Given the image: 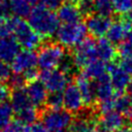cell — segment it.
Wrapping results in <instances>:
<instances>
[{
  "label": "cell",
  "mask_w": 132,
  "mask_h": 132,
  "mask_svg": "<svg viewBox=\"0 0 132 132\" xmlns=\"http://www.w3.org/2000/svg\"><path fill=\"white\" fill-rule=\"evenodd\" d=\"M28 24L39 35L50 37L55 35L60 26L57 14L42 4H36L28 15Z\"/></svg>",
  "instance_id": "cell-1"
},
{
  "label": "cell",
  "mask_w": 132,
  "mask_h": 132,
  "mask_svg": "<svg viewBox=\"0 0 132 132\" xmlns=\"http://www.w3.org/2000/svg\"><path fill=\"white\" fill-rule=\"evenodd\" d=\"M87 28L85 24L78 22L75 24H63L59 26L55 33L58 43L64 47H75L87 37Z\"/></svg>",
  "instance_id": "cell-2"
},
{
  "label": "cell",
  "mask_w": 132,
  "mask_h": 132,
  "mask_svg": "<svg viewBox=\"0 0 132 132\" xmlns=\"http://www.w3.org/2000/svg\"><path fill=\"white\" fill-rule=\"evenodd\" d=\"M65 56L66 53L63 45L48 42L40 47L37 54V65L41 70H52L59 67Z\"/></svg>",
  "instance_id": "cell-3"
},
{
  "label": "cell",
  "mask_w": 132,
  "mask_h": 132,
  "mask_svg": "<svg viewBox=\"0 0 132 132\" xmlns=\"http://www.w3.org/2000/svg\"><path fill=\"white\" fill-rule=\"evenodd\" d=\"M13 34L19 44L25 50L33 51L41 45L42 36L34 31L27 22L18 16H14Z\"/></svg>",
  "instance_id": "cell-4"
},
{
  "label": "cell",
  "mask_w": 132,
  "mask_h": 132,
  "mask_svg": "<svg viewBox=\"0 0 132 132\" xmlns=\"http://www.w3.org/2000/svg\"><path fill=\"white\" fill-rule=\"evenodd\" d=\"M42 124L50 130V132H55L61 129H66L71 126L73 117L71 112L66 109H46L41 114Z\"/></svg>",
  "instance_id": "cell-5"
},
{
  "label": "cell",
  "mask_w": 132,
  "mask_h": 132,
  "mask_svg": "<svg viewBox=\"0 0 132 132\" xmlns=\"http://www.w3.org/2000/svg\"><path fill=\"white\" fill-rule=\"evenodd\" d=\"M71 58L76 68H84L90 62L97 60L98 57L96 52V41L90 37H86L75 46Z\"/></svg>",
  "instance_id": "cell-6"
},
{
  "label": "cell",
  "mask_w": 132,
  "mask_h": 132,
  "mask_svg": "<svg viewBox=\"0 0 132 132\" xmlns=\"http://www.w3.org/2000/svg\"><path fill=\"white\" fill-rule=\"evenodd\" d=\"M48 92H63L69 84V75L61 69L41 70L38 76Z\"/></svg>",
  "instance_id": "cell-7"
},
{
  "label": "cell",
  "mask_w": 132,
  "mask_h": 132,
  "mask_svg": "<svg viewBox=\"0 0 132 132\" xmlns=\"http://www.w3.org/2000/svg\"><path fill=\"white\" fill-rule=\"evenodd\" d=\"M108 71L110 82L114 91L121 94L130 88L132 84L131 75L128 72H126L120 65L110 63V65L108 66Z\"/></svg>",
  "instance_id": "cell-8"
},
{
  "label": "cell",
  "mask_w": 132,
  "mask_h": 132,
  "mask_svg": "<svg viewBox=\"0 0 132 132\" xmlns=\"http://www.w3.org/2000/svg\"><path fill=\"white\" fill-rule=\"evenodd\" d=\"M111 19L109 16L100 15L97 13H91L87 15L86 19V28L88 33L94 37H103L106 35V32L111 24Z\"/></svg>",
  "instance_id": "cell-9"
},
{
  "label": "cell",
  "mask_w": 132,
  "mask_h": 132,
  "mask_svg": "<svg viewBox=\"0 0 132 132\" xmlns=\"http://www.w3.org/2000/svg\"><path fill=\"white\" fill-rule=\"evenodd\" d=\"M63 106L72 113H77L84 108V100L76 85L68 84L63 90Z\"/></svg>",
  "instance_id": "cell-10"
},
{
  "label": "cell",
  "mask_w": 132,
  "mask_h": 132,
  "mask_svg": "<svg viewBox=\"0 0 132 132\" xmlns=\"http://www.w3.org/2000/svg\"><path fill=\"white\" fill-rule=\"evenodd\" d=\"M125 116L117 110L102 113V117L96 123L98 132H116L125 125Z\"/></svg>",
  "instance_id": "cell-11"
},
{
  "label": "cell",
  "mask_w": 132,
  "mask_h": 132,
  "mask_svg": "<svg viewBox=\"0 0 132 132\" xmlns=\"http://www.w3.org/2000/svg\"><path fill=\"white\" fill-rule=\"evenodd\" d=\"M37 65V54L31 50L20 51L11 61V71L14 73H23Z\"/></svg>",
  "instance_id": "cell-12"
},
{
  "label": "cell",
  "mask_w": 132,
  "mask_h": 132,
  "mask_svg": "<svg viewBox=\"0 0 132 132\" xmlns=\"http://www.w3.org/2000/svg\"><path fill=\"white\" fill-rule=\"evenodd\" d=\"M77 118L72 121V132H98L96 128V122H94V111L91 109L82 108L76 113Z\"/></svg>",
  "instance_id": "cell-13"
},
{
  "label": "cell",
  "mask_w": 132,
  "mask_h": 132,
  "mask_svg": "<svg viewBox=\"0 0 132 132\" xmlns=\"http://www.w3.org/2000/svg\"><path fill=\"white\" fill-rule=\"evenodd\" d=\"M27 96L31 102V104L35 107H41L45 105L46 97H47V90L43 82L39 79L30 81L25 89Z\"/></svg>",
  "instance_id": "cell-14"
},
{
  "label": "cell",
  "mask_w": 132,
  "mask_h": 132,
  "mask_svg": "<svg viewBox=\"0 0 132 132\" xmlns=\"http://www.w3.org/2000/svg\"><path fill=\"white\" fill-rule=\"evenodd\" d=\"M57 10V16L63 24H75L80 22L82 18V13L80 12L77 4L69 0L61 3L60 7Z\"/></svg>",
  "instance_id": "cell-15"
},
{
  "label": "cell",
  "mask_w": 132,
  "mask_h": 132,
  "mask_svg": "<svg viewBox=\"0 0 132 132\" xmlns=\"http://www.w3.org/2000/svg\"><path fill=\"white\" fill-rule=\"evenodd\" d=\"M75 82H76L75 85H76L78 91L80 92V95L82 97L84 103L88 107L92 106L95 103V100H96L94 84L84 73H80V74H78L76 76Z\"/></svg>",
  "instance_id": "cell-16"
},
{
  "label": "cell",
  "mask_w": 132,
  "mask_h": 132,
  "mask_svg": "<svg viewBox=\"0 0 132 132\" xmlns=\"http://www.w3.org/2000/svg\"><path fill=\"white\" fill-rule=\"evenodd\" d=\"M20 52V44L15 38L11 36L0 37V61L11 62L15 55Z\"/></svg>",
  "instance_id": "cell-17"
},
{
  "label": "cell",
  "mask_w": 132,
  "mask_h": 132,
  "mask_svg": "<svg viewBox=\"0 0 132 132\" xmlns=\"http://www.w3.org/2000/svg\"><path fill=\"white\" fill-rule=\"evenodd\" d=\"M131 29L120 19L118 21L111 22L107 32H106V38L111 42V43H120L125 40L127 37L128 32Z\"/></svg>",
  "instance_id": "cell-18"
},
{
  "label": "cell",
  "mask_w": 132,
  "mask_h": 132,
  "mask_svg": "<svg viewBox=\"0 0 132 132\" xmlns=\"http://www.w3.org/2000/svg\"><path fill=\"white\" fill-rule=\"evenodd\" d=\"M95 80H96L94 84L95 95H96V98L99 99V101L111 98L113 96L114 90L112 88V85L110 82V78H109L108 74L104 73L103 75L96 78Z\"/></svg>",
  "instance_id": "cell-19"
},
{
  "label": "cell",
  "mask_w": 132,
  "mask_h": 132,
  "mask_svg": "<svg viewBox=\"0 0 132 132\" xmlns=\"http://www.w3.org/2000/svg\"><path fill=\"white\" fill-rule=\"evenodd\" d=\"M96 52H97V57L99 60L103 62H111L116 58L117 50L107 38L100 37L96 41Z\"/></svg>",
  "instance_id": "cell-20"
},
{
  "label": "cell",
  "mask_w": 132,
  "mask_h": 132,
  "mask_svg": "<svg viewBox=\"0 0 132 132\" xmlns=\"http://www.w3.org/2000/svg\"><path fill=\"white\" fill-rule=\"evenodd\" d=\"M9 98H10V103L9 104H10L12 110L15 113L19 112L20 110L32 105L24 88L13 90V92L10 93Z\"/></svg>",
  "instance_id": "cell-21"
},
{
  "label": "cell",
  "mask_w": 132,
  "mask_h": 132,
  "mask_svg": "<svg viewBox=\"0 0 132 132\" xmlns=\"http://www.w3.org/2000/svg\"><path fill=\"white\" fill-rule=\"evenodd\" d=\"M106 71V65H105V62L97 59V60H94L92 62H90L88 65H86L84 67V74L89 77L90 79L93 78V79H96L98 77H100L101 75H103Z\"/></svg>",
  "instance_id": "cell-22"
},
{
  "label": "cell",
  "mask_w": 132,
  "mask_h": 132,
  "mask_svg": "<svg viewBox=\"0 0 132 132\" xmlns=\"http://www.w3.org/2000/svg\"><path fill=\"white\" fill-rule=\"evenodd\" d=\"M10 11L14 16L26 18L31 11V4L27 0H8Z\"/></svg>",
  "instance_id": "cell-23"
},
{
  "label": "cell",
  "mask_w": 132,
  "mask_h": 132,
  "mask_svg": "<svg viewBox=\"0 0 132 132\" xmlns=\"http://www.w3.org/2000/svg\"><path fill=\"white\" fill-rule=\"evenodd\" d=\"M113 102H114V110L119 111L125 117H132V111L128 96L123 95L121 93L119 96L113 97Z\"/></svg>",
  "instance_id": "cell-24"
},
{
  "label": "cell",
  "mask_w": 132,
  "mask_h": 132,
  "mask_svg": "<svg viewBox=\"0 0 132 132\" xmlns=\"http://www.w3.org/2000/svg\"><path fill=\"white\" fill-rule=\"evenodd\" d=\"M16 116L20 121L24 122L27 125H32V124L36 123V121L38 120V117H39L36 107L33 105H30V106L20 110L19 112H16Z\"/></svg>",
  "instance_id": "cell-25"
},
{
  "label": "cell",
  "mask_w": 132,
  "mask_h": 132,
  "mask_svg": "<svg viewBox=\"0 0 132 132\" xmlns=\"http://www.w3.org/2000/svg\"><path fill=\"white\" fill-rule=\"evenodd\" d=\"M94 12L110 18V15L114 12L111 0H94Z\"/></svg>",
  "instance_id": "cell-26"
},
{
  "label": "cell",
  "mask_w": 132,
  "mask_h": 132,
  "mask_svg": "<svg viewBox=\"0 0 132 132\" xmlns=\"http://www.w3.org/2000/svg\"><path fill=\"white\" fill-rule=\"evenodd\" d=\"M13 116V110L9 103H0V130H3L7 124L11 121Z\"/></svg>",
  "instance_id": "cell-27"
},
{
  "label": "cell",
  "mask_w": 132,
  "mask_h": 132,
  "mask_svg": "<svg viewBox=\"0 0 132 132\" xmlns=\"http://www.w3.org/2000/svg\"><path fill=\"white\" fill-rule=\"evenodd\" d=\"M46 107L51 109H58L63 106V95L62 92H50L45 101Z\"/></svg>",
  "instance_id": "cell-28"
},
{
  "label": "cell",
  "mask_w": 132,
  "mask_h": 132,
  "mask_svg": "<svg viewBox=\"0 0 132 132\" xmlns=\"http://www.w3.org/2000/svg\"><path fill=\"white\" fill-rule=\"evenodd\" d=\"M114 12L119 14H125L132 9V0H111Z\"/></svg>",
  "instance_id": "cell-29"
},
{
  "label": "cell",
  "mask_w": 132,
  "mask_h": 132,
  "mask_svg": "<svg viewBox=\"0 0 132 132\" xmlns=\"http://www.w3.org/2000/svg\"><path fill=\"white\" fill-rule=\"evenodd\" d=\"M29 128H30L29 125L16 119V120H11L3 130L4 132H28Z\"/></svg>",
  "instance_id": "cell-30"
},
{
  "label": "cell",
  "mask_w": 132,
  "mask_h": 132,
  "mask_svg": "<svg viewBox=\"0 0 132 132\" xmlns=\"http://www.w3.org/2000/svg\"><path fill=\"white\" fill-rule=\"evenodd\" d=\"M14 15L0 21V37H8L13 34Z\"/></svg>",
  "instance_id": "cell-31"
},
{
  "label": "cell",
  "mask_w": 132,
  "mask_h": 132,
  "mask_svg": "<svg viewBox=\"0 0 132 132\" xmlns=\"http://www.w3.org/2000/svg\"><path fill=\"white\" fill-rule=\"evenodd\" d=\"M7 81L9 82V87H10L11 89H13V90L24 88V86H25L26 82H27L22 73H14L13 75L11 74Z\"/></svg>",
  "instance_id": "cell-32"
},
{
  "label": "cell",
  "mask_w": 132,
  "mask_h": 132,
  "mask_svg": "<svg viewBox=\"0 0 132 132\" xmlns=\"http://www.w3.org/2000/svg\"><path fill=\"white\" fill-rule=\"evenodd\" d=\"M59 67H60L59 69H61L63 72H65V73L68 74V75H70L71 73H73L74 69L76 68V67L74 66V63H73V61H72V58L69 57V56H67V55L64 57V59H63L62 62L60 63Z\"/></svg>",
  "instance_id": "cell-33"
},
{
  "label": "cell",
  "mask_w": 132,
  "mask_h": 132,
  "mask_svg": "<svg viewBox=\"0 0 132 132\" xmlns=\"http://www.w3.org/2000/svg\"><path fill=\"white\" fill-rule=\"evenodd\" d=\"M76 4L82 15H89L94 12V0H80Z\"/></svg>",
  "instance_id": "cell-34"
},
{
  "label": "cell",
  "mask_w": 132,
  "mask_h": 132,
  "mask_svg": "<svg viewBox=\"0 0 132 132\" xmlns=\"http://www.w3.org/2000/svg\"><path fill=\"white\" fill-rule=\"evenodd\" d=\"M114 110V102H113V96L111 98L101 100L98 104V111L101 113H106L108 111Z\"/></svg>",
  "instance_id": "cell-35"
},
{
  "label": "cell",
  "mask_w": 132,
  "mask_h": 132,
  "mask_svg": "<svg viewBox=\"0 0 132 132\" xmlns=\"http://www.w3.org/2000/svg\"><path fill=\"white\" fill-rule=\"evenodd\" d=\"M11 75V68L10 66L3 61H0V82L7 81Z\"/></svg>",
  "instance_id": "cell-36"
},
{
  "label": "cell",
  "mask_w": 132,
  "mask_h": 132,
  "mask_svg": "<svg viewBox=\"0 0 132 132\" xmlns=\"http://www.w3.org/2000/svg\"><path fill=\"white\" fill-rule=\"evenodd\" d=\"M117 52L119 53V56L121 58L127 57L129 55H132V45L128 41H122L119 43Z\"/></svg>",
  "instance_id": "cell-37"
},
{
  "label": "cell",
  "mask_w": 132,
  "mask_h": 132,
  "mask_svg": "<svg viewBox=\"0 0 132 132\" xmlns=\"http://www.w3.org/2000/svg\"><path fill=\"white\" fill-rule=\"evenodd\" d=\"M10 14H11V11H10L8 0L0 1V21L10 18Z\"/></svg>",
  "instance_id": "cell-38"
},
{
  "label": "cell",
  "mask_w": 132,
  "mask_h": 132,
  "mask_svg": "<svg viewBox=\"0 0 132 132\" xmlns=\"http://www.w3.org/2000/svg\"><path fill=\"white\" fill-rule=\"evenodd\" d=\"M126 72H128L130 75H132V55H129L127 57H123L120 60L119 64Z\"/></svg>",
  "instance_id": "cell-39"
},
{
  "label": "cell",
  "mask_w": 132,
  "mask_h": 132,
  "mask_svg": "<svg viewBox=\"0 0 132 132\" xmlns=\"http://www.w3.org/2000/svg\"><path fill=\"white\" fill-rule=\"evenodd\" d=\"M22 74H23L24 78L26 79V81H29V82L38 79V76H39V72L37 71V69H36L35 67L30 68V69L24 71Z\"/></svg>",
  "instance_id": "cell-40"
},
{
  "label": "cell",
  "mask_w": 132,
  "mask_h": 132,
  "mask_svg": "<svg viewBox=\"0 0 132 132\" xmlns=\"http://www.w3.org/2000/svg\"><path fill=\"white\" fill-rule=\"evenodd\" d=\"M10 96V90H9V87L0 82V103H3V102H6L7 99L9 98Z\"/></svg>",
  "instance_id": "cell-41"
},
{
  "label": "cell",
  "mask_w": 132,
  "mask_h": 132,
  "mask_svg": "<svg viewBox=\"0 0 132 132\" xmlns=\"http://www.w3.org/2000/svg\"><path fill=\"white\" fill-rule=\"evenodd\" d=\"M28 132H50V130L42 123H34L30 126Z\"/></svg>",
  "instance_id": "cell-42"
},
{
  "label": "cell",
  "mask_w": 132,
  "mask_h": 132,
  "mask_svg": "<svg viewBox=\"0 0 132 132\" xmlns=\"http://www.w3.org/2000/svg\"><path fill=\"white\" fill-rule=\"evenodd\" d=\"M116 132H132V128L131 127H122L119 130H117Z\"/></svg>",
  "instance_id": "cell-43"
},
{
  "label": "cell",
  "mask_w": 132,
  "mask_h": 132,
  "mask_svg": "<svg viewBox=\"0 0 132 132\" xmlns=\"http://www.w3.org/2000/svg\"><path fill=\"white\" fill-rule=\"evenodd\" d=\"M127 39H128L127 41H128V42H129V43L132 45V29H131V30L128 32V34H127Z\"/></svg>",
  "instance_id": "cell-44"
},
{
  "label": "cell",
  "mask_w": 132,
  "mask_h": 132,
  "mask_svg": "<svg viewBox=\"0 0 132 132\" xmlns=\"http://www.w3.org/2000/svg\"><path fill=\"white\" fill-rule=\"evenodd\" d=\"M129 89H130V92H129V101H130V107H131V111H132V87L129 88Z\"/></svg>",
  "instance_id": "cell-45"
},
{
  "label": "cell",
  "mask_w": 132,
  "mask_h": 132,
  "mask_svg": "<svg viewBox=\"0 0 132 132\" xmlns=\"http://www.w3.org/2000/svg\"><path fill=\"white\" fill-rule=\"evenodd\" d=\"M55 132H72L70 129L66 128V129H61V130H58V131H55Z\"/></svg>",
  "instance_id": "cell-46"
},
{
  "label": "cell",
  "mask_w": 132,
  "mask_h": 132,
  "mask_svg": "<svg viewBox=\"0 0 132 132\" xmlns=\"http://www.w3.org/2000/svg\"><path fill=\"white\" fill-rule=\"evenodd\" d=\"M31 5H34V4H37V2L39 1V0H27Z\"/></svg>",
  "instance_id": "cell-47"
},
{
  "label": "cell",
  "mask_w": 132,
  "mask_h": 132,
  "mask_svg": "<svg viewBox=\"0 0 132 132\" xmlns=\"http://www.w3.org/2000/svg\"><path fill=\"white\" fill-rule=\"evenodd\" d=\"M69 1H71V2H73V3H77V2H79L80 0H69Z\"/></svg>",
  "instance_id": "cell-48"
},
{
  "label": "cell",
  "mask_w": 132,
  "mask_h": 132,
  "mask_svg": "<svg viewBox=\"0 0 132 132\" xmlns=\"http://www.w3.org/2000/svg\"><path fill=\"white\" fill-rule=\"evenodd\" d=\"M39 1H40V2H41V4H43V3H44V2H45V1H46V0H39Z\"/></svg>",
  "instance_id": "cell-49"
},
{
  "label": "cell",
  "mask_w": 132,
  "mask_h": 132,
  "mask_svg": "<svg viewBox=\"0 0 132 132\" xmlns=\"http://www.w3.org/2000/svg\"><path fill=\"white\" fill-rule=\"evenodd\" d=\"M131 13H132V9H131Z\"/></svg>",
  "instance_id": "cell-50"
},
{
  "label": "cell",
  "mask_w": 132,
  "mask_h": 132,
  "mask_svg": "<svg viewBox=\"0 0 132 132\" xmlns=\"http://www.w3.org/2000/svg\"><path fill=\"white\" fill-rule=\"evenodd\" d=\"M0 1H3V0H0Z\"/></svg>",
  "instance_id": "cell-51"
}]
</instances>
